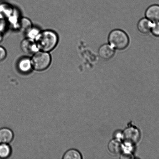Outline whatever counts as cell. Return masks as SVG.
Here are the masks:
<instances>
[{
  "label": "cell",
  "instance_id": "1",
  "mask_svg": "<svg viewBox=\"0 0 159 159\" xmlns=\"http://www.w3.org/2000/svg\"><path fill=\"white\" fill-rule=\"evenodd\" d=\"M35 41L39 51L49 52L57 47L58 37L54 31L46 30L40 32Z\"/></svg>",
  "mask_w": 159,
  "mask_h": 159
},
{
  "label": "cell",
  "instance_id": "2",
  "mask_svg": "<svg viewBox=\"0 0 159 159\" xmlns=\"http://www.w3.org/2000/svg\"><path fill=\"white\" fill-rule=\"evenodd\" d=\"M110 44L114 49L122 50L129 46V38L124 31L115 29L110 32L108 37Z\"/></svg>",
  "mask_w": 159,
  "mask_h": 159
},
{
  "label": "cell",
  "instance_id": "3",
  "mask_svg": "<svg viewBox=\"0 0 159 159\" xmlns=\"http://www.w3.org/2000/svg\"><path fill=\"white\" fill-rule=\"evenodd\" d=\"M31 61L33 69L37 71H43L50 65L51 57L49 52L38 51L33 54Z\"/></svg>",
  "mask_w": 159,
  "mask_h": 159
},
{
  "label": "cell",
  "instance_id": "4",
  "mask_svg": "<svg viewBox=\"0 0 159 159\" xmlns=\"http://www.w3.org/2000/svg\"><path fill=\"white\" fill-rule=\"evenodd\" d=\"M20 47L21 50L26 54H33L39 51L35 40L29 38L23 40Z\"/></svg>",
  "mask_w": 159,
  "mask_h": 159
},
{
  "label": "cell",
  "instance_id": "5",
  "mask_svg": "<svg viewBox=\"0 0 159 159\" xmlns=\"http://www.w3.org/2000/svg\"><path fill=\"white\" fill-rule=\"evenodd\" d=\"M124 136L127 142L134 144L139 141L140 135L138 129L134 127H130L124 130Z\"/></svg>",
  "mask_w": 159,
  "mask_h": 159
},
{
  "label": "cell",
  "instance_id": "6",
  "mask_svg": "<svg viewBox=\"0 0 159 159\" xmlns=\"http://www.w3.org/2000/svg\"><path fill=\"white\" fill-rule=\"evenodd\" d=\"M98 53L99 57L103 60H108L114 56L115 49L110 44H105L100 47Z\"/></svg>",
  "mask_w": 159,
  "mask_h": 159
},
{
  "label": "cell",
  "instance_id": "7",
  "mask_svg": "<svg viewBox=\"0 0 159 159\" xmlns=\"http://www.w3.org/2000/svg\"><path fill=\"white\" fill-rule=\"evenodd\" d=\"M146 18L152 22L159 21V4H153L146 10Z\"/></svg>",
  "mask_w": 159,
  "mask_h": 159
},
{
  "label": "cell",
  "instance_id": "8",
  "mask_svg": "<svg viewBox=\"0 0 159 159\" xmlns=\"http://www.w3.org/2000/svg\"><path fill=\"white\" fill-rule=\"evenodd\" d=\"M17 66L19 70L23 74H27L33 69L31 59L28 57H23L20 59L18 63Z\"/></svg>",
  "mask_w": 159,
  "mask_h": 159
},
{
  "label": "cell",
  "instance_id": "9",
  "mask_svg": "<svg viewBox=\"0 0 159 159\" xmlns=\"http://www.w3.org/2000/svg\"><path fill=\"white\" fill-rule=\"evenodd\" d=\"M13 138V132L10 129L6 128L0 129V144H8Z\"/></svg>",
  "mask_w": 159,
  "mask_h": 159
},
{
  "label": "cell",
  "instance_id": "10",
  "mask_svg": "<svg viewBox=\"0 0 159 159\" xmlns=\"http://www.w3.org/2000/svg\"><path fill=\"white\" fill-rule=\"evenodd\" d=\"M152 23L147 18L142 19L138 22V29L141 33L147 34L151 32Z\"/></svg>",
  "mask_w": 159,
  "mask_h": 159
},
{
  "label": "cell",
  "instance_id": "11",
  "mask_svg": "<svg viewBox=\"0 0 159 159\" xmlns=\"http://www.w3.org/2000/svg\"><path fill=\"white\" fill-rule=\"evenodd\" d=\"M109 151L114 155H118L122 150V145L118 139L112 140L108 145Z\"/></svg>",
  "mask_w": 159,
  "mask_h": 159
},
{
  "label": "cell",
  "instance_id": "12",
  "mask_svg": "<svg viewBox=\"0 0 159 159\" xmlns=\"http://www.w3.org/2000/svg\"><path fill=\"white\" fill-rule=\"evenodd\" d=\"M19 24L20 30L26 33L32 28V22L27 18L21 19Z\"/></svg>",
  "mask_w": 159,
  "mask_h": 159
},
{
  "label": "cell",
  "instance_id": "13",
  "mask_svg": "<svg viewBox=\"0 0 159 159\" xmlns=\"http://www.w3.org/2000/svg\"><path fill=\"white\" fill-rule=\"evenodd\" d=\"M12 149L9 145L7 144H0V158H7L10 156Z\"/></svg>",
  "mask_w": 159,
  "mask_h": 159
},
{
  "label": "cell",
  "instance_id": "14",
  "mask_svg": "<svg viewBox=\"0 0 159 159\" xmlns=\"http://www.w3.org/2000/svg\"><path fill=\"white\" fill-rule=\"evenodd\" d=\"M82 155L78 151L75 149H70L65 152L63 156L64 159H81Z\"/></svg>",
  "mask_w": 159,
  "mask_h": 159
},
{
  "label": "cell",
  "instance_id": "15",
  "mask_svg": "<svg viewBox=\"0 0 159 159\" xmlns=\"http://www.w3.org/2000/svg\"><path fill=\"white\" fill-rule=\"evenodd\" d=\"M151 32L155 37H159V21L152 23Z\"/></svg>",
  "mask_w": 159,
  "mask_h": 159
},
{
  "label": "cell",
  "instance_id": "16",
  "mask_svg": "<svg viewBox=\"0 0 159 159\" xmlns=\"http://www.w3.org/2000/svg\"><path fill=\"white\" fill-rule=\"evenodd\" d=\"M40 32L38 30L32 28L27 33L28 34V37L29 38L34 40Z\"/></svg>",
  "mask_w": 159,
  "mask_h": 159
},
{
  "label": "cell",
  "instance_id": "17",
  "mask_svg": "<svg viewBox=\"0 0 159 159\" xmlns=\"http://www.w3.org/2000/svg\"><path fill=\"white\" fill-rule=\"evenodd\" d=\"M7 55V51L6 49L3 47L0 46V62L5 60Z\"/></svg>",
  "mask_w": 159,
  "mask_h": 159
},
{
  "label": "cell",
  "instance_id": "18",
  "mask_svg": "<svg viewBox=\"0 0 159 159\" xmlns=\"http://www.w3.org/2000/svg\"><path fill=\"white\" fill-rule=\"evenodd\" d=\"M121 158L131 159L132 158V156L129 154H124L121 156Z\"/></svg>",
  "mask_w": 159,
  "mask_h": 159
},
{
  "label": "cell",
  "instance_id": "19",
  "mask_svg": "<svg viewBox=\"0 0 159 159\" xmlns=\"http://www.w3.org/2000/svg\"><path fill=\"white\" fill-rule=\"evenodd\" d=\"M2 35L1 33H0V43L2 41Z\"/></svg>",
  "mask_w": 159,
  "mask_h": 159
}]
</instances>
